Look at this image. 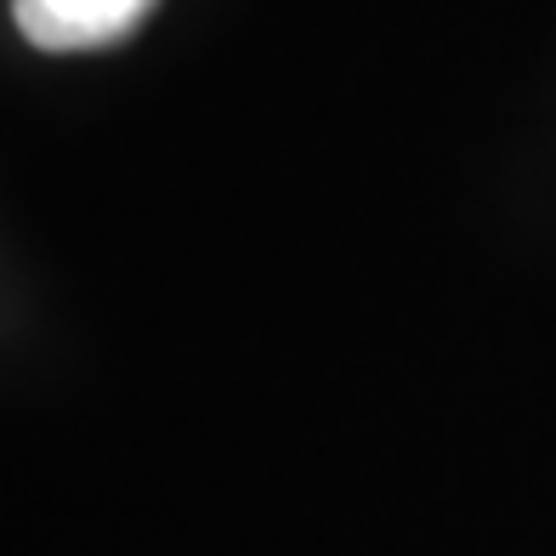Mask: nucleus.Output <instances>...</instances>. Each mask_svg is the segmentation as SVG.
<instances>
[{
  "label": "nucleus",
  "instance_id": "obj_1",
  "mask_svg": "<svg viewBox=\"0 0 556 556\" xmlns=\"http://www.w3.org/2000/svg\"><path fill=\"white\" fill-rule=\"evenodd\" d=\"M160 0H12V23L40 52H97L142 29Z\"/></svg>",
  "mask_w": 556,
  "mask_h": 556
}]
</instances>
